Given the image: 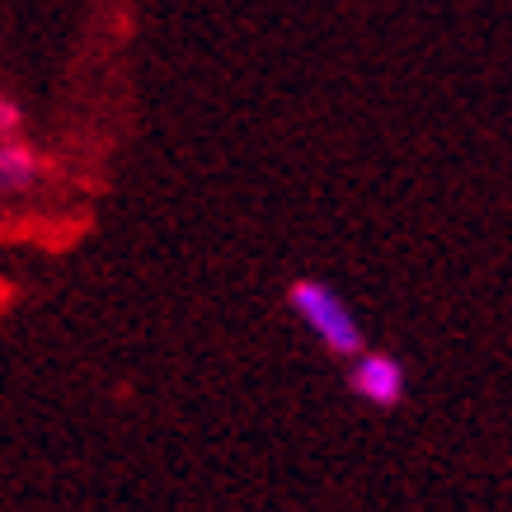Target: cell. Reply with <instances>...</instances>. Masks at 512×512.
Instances as JSON below:
<instances>
[{
    "label": "cell",
    "instance_id": "obj_1",
    "mask_svg": "<svg viewBox=\"0 0 512 512\" xmlns=\"http://www.w3.org/2000/svg\"><path fill=\"white\" fill-rule=\"evenodd\" d=\"M287 306H292V315L311 329L315 339L325 343L329 353L353 357V353H362V348H367V334H362V325H357L353 306H348V301H343L329 282L296 278L292 287H287Z\"/></svg>",
    "mask_w": 512,
    "mask_h": 512
},
{
    "label": "cell",
    "instance_id": "obj_2",
    "mask_svg": "<svg viewBox=\"0 0 512 512\" xmlns=\"http://www.w3.org/2000/svg\"><path fill=\"white\" fill-rule=\"evenodd\" d=\"M348 390L372 409H400L404 404V362L381 348H362L348 357Z\"/></svg>",
    "mask_w": 512,
    "mask_h": 512
},
{
    "label": "cell",
    "instance_id": "obj_3",
    "mask_svg": "<svg viewBox=\"0 0 512 512\" xmlns=\"http://www.w3.org/2000/svg\"><path fill=\"white\" fill-rule=\"evenodd\" d=\"M43 184V156L29 141L0 137V198H19Z\"/></svg>",
    "mask_w": 512,
    "mask_h": 512
},
{
    "label": "cell",
    "instance_id": "obj_4",
    "mask_svg": "<svg viewBox=\"0 0 512 512\" xmlns=\"http://www.w3.org/2000/svg\"><path fill=\"white\" fill-rule=\"evenodd\" d=\"M19 123H24V113H19L15 99H5L0 94V137H19Z\"/></svg>",
    "mask_w": 512,
    "mask_h": 512
}]
</instances>
